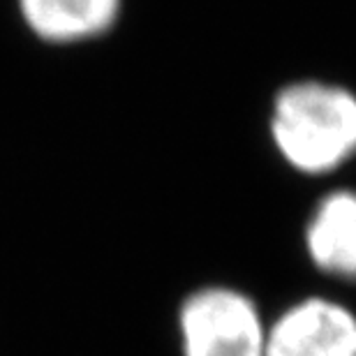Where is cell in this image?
<instances>
[{"mask_svg":"<svg viewBox=\"0 0 356 356\" xmlns=\"http://www.w3.org/2000/svg\"><path fill=\"white\" fill-rule=\"evenodd\" d=\"M270 137L296 172H336L356 155V95L326 81L289 83L273 102Z\"/></svg>","mask_w":356,"mask_h":356,"instance_id":"6da1fadb","label":"cell"},{"mask_svg":"<svg viewBox=\"0 0 356 356\" xmlns=\"http://www.w3.org/2000/svg\"><path fill=\"white\" fill-rule=\"evenodd\" d=\"M183 356H266L268 322L245 291L209 284L178 310Z\"/></svg>","mask_w":356,"mask_h":356,"instance_id":"7a4b0ae2","label":"cell"},{"mask_svg":"<svg viewBox=\"0 0 356 356\" xmlns=\"http://www.w3.org/2000/svg\"><path fill=\"white\" fill-rule=\"evenodd\" d=\"M266 356H356V315L331 298H303L268 324Z\"/></svg>","mask_w":356,"mask_h":356,"instance_id":"3957f363","label":"cell"},{"mask_svg":"<svg viewBox=\"0 0 356 356\" xmlns=\"http://www.w3.org/2000/svg\"><path fill=\"white\" fill-rule=\"evenodd\" d=\"M305 250L322 273L356 280V190H336L305 227Z\"/></svg>","mask_w":356,"mask_h":356,"instance_id":"277c9868","label":"cell"},{"mask_svg":"<svg viewBox=\"0 0 356 356\" xmlns=\"http://www.w3.org/2000/svg\"><path fill=\"white\" fill-rule=\"evenodd\" d=\"M28 31L49 44H79L116 24L123 0H17Z\"/></svg>","mask_w":356,"mask_h":356,"instance_id":"5b68a950","label":"cell"}]
</instances>
